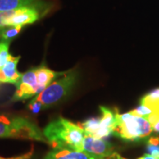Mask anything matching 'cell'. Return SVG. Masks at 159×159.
<instances>
[{
	"instance_id": "1",
	"label": "cell",
	"mask_w": 159,
	"mask_h": 159,
	"mask_svg": "<svg viewBox=\"0 0 159 159\" xmlns=\"http://www.w3.org/2000/svg\"><path fill=\"white\" fill-rule=\"evenodd\" d=\"M43 136L54 149L83 151L85 132L80 125L64 118H59L47 125Z\"/></svg>"
},
{
	"instance_id": "2",
	"label": "cell",
	"mask_w": 159,
	"mask_h": 159,
	"mask_svg": "<svg viewBox=\"0 0 159 159\" xmlns=\"http://www.w3.org/2000/svg\"><path fill=\"white\" fill-rule=\"evenodd\" d=\"M0 138L26 139L48 144L35 122L25 117L7 114H0Z\"/></svg>"
},
{
	"instance_id": "3",
	"label": "cell",
	"mask_w": 159,
	"mask_h": 159,
	"mask_svg": "<svg viewBox=\"0 0 159 159\" xmlns=\"http://www.w3.org/2000/svg\"><path fill=\"white\" fill-rule=\"evenodd\" d=\"M152 131L148 119L130 113L120 114L116 112V124L113 134L125 141L137 142L148 137Z\"/></svg>"
},
{
	"instance_id": "4",
	"label": "cell",
	"mask_w": 159,
	"mask_h": 159,
	"mask_svg": "<svg viewBox=\"0 0 159 159\" xmlns=\"http://www.w3.org/2000/svg\"><path fill=\"white\" fill-rule=\"evenodd\" d=\"M78 74L75 70L67 71V72L36 95L33 100L39 102L42 105L43 110L53 106L70 94L77 83Z\"/></svg>"
},
{
	"instance_id": "5",
	"label": "cell",
	"mask_w": 159,
	"mask_h": 159,
	"mask_svg": "<svg viewBox=\"0 0 159 159\" xmlns=\"http://www.w3.org/2000/svg\"><path fill=\"white\" fill-rule=\"evenodd\" d=\"M16 87L17 90L12 98L13 101L25 100L40 94L43 89L38 85L35 68L23 73Z\"/></svg>"
},
{
	"instance_id": "6",
	"label": "cell",
	"mask_w": 159,
	"mask_h": 159,
	"mask_svg": "<svg viewBox=\"0 0 159 159\" xmlns=\"http://www.w3.org/2000/svg\"><path fill=\"white\" fill-rule=\"evenodd\" d=\"M83 151L105 158H110L115 153L114 145L111 143L85 134L83 142Z\"/></svg>"
},
{
	"instance_id": "7",
	"label": "cell",
	"mask_w": 159,
	"mask_h": 159,
	"mask_svg": "<svg viewBox=\"0 0 159 159\" xmlns=\"http://www.w3.org/2000/svg\"><path fill=\"white\" fill-rule=\"evenodd\" d=\"M40 18L39 11L36 8L25 7L13 11L11 18L7 20L6 26L14 27L22 26L34 23Z\"/></svg>"
},
{
	"instance_id": "8",
	"label": "cell",
	"mask_w": 159,
	"mask_h": 159,
	"mask_svg": "<svg viewBox=\"0 0 159 159\" xmlns=\"http://www.w3.org/2000/svg\"><path fill=\"white\" fill-rule=\"evenodd\" d=\"M20 56L14 57L9 55L7 63L2 68L0 69V83H12L16 86L19 83L22 74L17 70V65Z\"/></svg>"
},
{
	"instance_id": "9",
	"label": "cell",
	"mask_w": 159,
	"mask_h": 159,
	"mask_svg": "<svg viewBox=\"0 0 159 159\" xmlns=\"http://www.w3.org/2000/svg\"><path fill=\"white\" fill-rule=\"evenodd\" d=\"M43 159H106L91 155L84 151H76L67 149H54L47 154Z\"/></svg>"
},
{
	"instance_id": "10",
	"label": "cell",
	"mask_w": 159,
	"mask_h": 159,
	"mask_svg": "<svg viewBox=\"0 0 159 159\" xmlns=\"http://www.w3.org/2000/svg\"><path fill=\"white\" fill-rule=\"evenodd\" d=\"M99 109L102 113V116L99 119L100 139H103L113 134L116 124V112H113L111 109L105 106H100Z\"/></svg>"
},
{
	"instance_id": "11",
	"label": "cell",
	"mask_w": 159,
	"mask_h": 159,
	"mask_svg": "<svg viewBox=\"0 0 159 159\" xmlns=\"http://www.w3.org/2000/svg\"><path fill=\"white\" fill-rule=\"evenodd\" d=\"M41 6L40 0H0V12L17 11L25 7L39 10Z\"/></svg>"
},
{
	"instance_id": "12",
	"label": "cell",
	"mask_w": 159,
	"mask_h": 159,
	"mask_svg": "<svg viewBox=\"0 0 159 159\" xmlns=\"http://www.w3.org/2000/svg\"><path fill=\"white\" fill-rule=\"evenodd\" d=\"M66 71L57 72L46 67L45 66H41L39 68H35V74H36L38 85L43 89V91L47 88L49 84H51L57 77L63 76Z\"/></svg>"
},
{
	"instance_id": "13",
	"label": "cell",
	"mask_w": 159,
	"mask_h": 159,
	"mask_svg": "<svg viewBox=\"0 0 159 159\" xmlns=\"http://www.w3.org/2000/svg\"><path fill=\"white\" fill-rule=\"evenodd\" d=\"M141 105H144L152 110L159 111V88L151 91L141 99Z\"/></svg>"
},
{
	"instance_id": "14",
	"label": "cell",
	"mask_w": 159,
	"mask_h": 159,
	"mask_svg": "<svg viewBox=\"0 0 159 159\" xmlns=\"http://www.w3.org/2000/svg\"><path fill=\"white\" fill-rule=\"evenodd\" d=\"M23 28L22 26H14V27H10L7 28H4L2 33L1 37L2 39V41L11 42L13 41L19 35V33L21 32V29Z\"/></svg>"
},
{
	"instance_id": "15",
	"label": "cell",
	"mask_w": 159,
	"mask_h": 159,
	"mask_svg": "<svg viewBox=\"0 0 159 159\" xmlns=\"http://www.w3.org/2000/svg\"><path fill=\"white\" fill-rule=\"evenodd\" d=\"M10 42L2 41H0V67L2 68L7 63L9 56Z\"/></svg>"
},
{
	"instance_id": "16",
	"label": "cell",
	"mask_w": 159,
	"mask_h": 159,
	"mask_svg": "<svg viewBox=\"0 0 159 159\" xmlns=\"http://www.w3.org/2000/svg\"><path fill=\"white\" fill-rule=\"evenodd\" d=\"M152 112V111L151 109L142 105H139V107H137L136 108L134 109V110L129 111V113L130 114L134 115V116L143 117V118H145L146 119H148V117L150 116Z\"/></svg>"
},
{
	"instance_id": "17",
	"label": "cell",
	"mask_w": 159,
	"mask_h": 159,
	"mask_svg": "<svg viewBox=\"0 0 159 159\" xmlns=\"http://www.w3.org/2000/svg\"><path fill=\"white\" fill-rule=\"evenodd\" d=\"M28 107L30 110L33 114H39L40 111L43 110L42 105H41L39 102L33 100V99L30 102Z\"/></svg>"
},
{
	"instance_id": "18",
	"label": "cell",
	"mask_w": 159,
	"mask_h": 159,
	"mask_svg": "<svg viewBox=\"0 0 159 159\" xmlns=\"http://www.w3.org/2000/svg\"><path fill=\"white\" fill-rule=\"evenodd\" d=\"M33 153H34V148H33V147L32 146V148L30 149V150L29 152H26L25 154L21 155V156L11 157V158H2V159H32Z\"/></svg>"
},
{
	"instance_id": "19",
	"label": "cell",
	"mask_w": 159,
	"mask_h": 159,
	"mask_svg": "<svg viewBox=\"0 0 159 159\" xmlns=\"http://www.w3.org/2000/svg\"><path fill=\"white\" fill-rule=\"evenodd\" d=\"M148 151L156 159H159V146L148 145Z\"/></svg>"
},
{
	"instance_id": "20",
	"label": "cell",
	"mask_w": 159,
	"mask_h": 159,
	"mask_svg": "<svg viewBox=\"0 0 159 159\" xmlns=\"http://www.w3.org/2000/svg\"><path fill=\"white\" fill-rule=\"evenodd\" d=\"M148 144L153 145V146H158L159 144V136L151 137V138L148 140Z\"/></svg>"
},
{
	"instance_id": "21",
	"label": "cell",
	"mask_w": 159,
	"mask_h": 159,
	"mask_svg": "<svg viewBox=\"0 0 159 159\" xmlns=\"http://www.w3.org/2000/svg\"><path fill=\"white\" fill-rule=\"evenodd\" d=\"M152 128L154 132L157 133V134H159V122L158 123H156L155 125H153V126L152 127Z\"/></svg>"
},
{
	"instance_id": "22",
	"label": "cell",
	"mask_w": 159,
	"mask_h": 159,
	"mask_svg": "<svg viewBox=\"0 0 159 159\" xmlns=\"http://www.w3.org/2000/svg\"><path fill=\"white\" fill-rule=\"evenodd\" d=\"M111 157H112V159H126L123 158V157H122L121 156H119V155L118 153H116V152H115V153Z\"/></svg>"
},
{
	"instance_id": "23",
	"label": "cell",
	"mask_w": 159,
	"mask_h": 159,
	"mask_svg": "<svg viewBox=\"0 0 159 159\" xmlns=\"http://www.w3.org/2000/svg\"><path fill=\"white\" fill-rule=\"evenodd\" d=\"M5 28V27H0V37H1V35H2V33L3 30Z\"/></svg>"
},
{
	"instance_id": "24",
	"label": "cell",
	"mask_w": 159,
	"mask_h": 159,
	"mask_svg": "<svg viewBox=\"0 0 159 159\" xmlns=\"http://www.w3.org/2000/svg\"><path fill=\"white\" fill-rule=\"evenodd\" d=\"M108 159H112V157H111H111H110V158H108Z\"/></svg>"
},
{
	"instance_id": "25",
	"label": "cell",
	"mask_w": 159,
	"mask_h": 159,
	"mask_svg": "<svg viewBox=\"0 0 159 159\" xmlns=\"http://www.w3.org/2000/svg\"><path fill=\"white\" fill-rule=\"evenodd\" d=\"M2 157H0V159H2Z\"/></svg>"
}]
</instances>
